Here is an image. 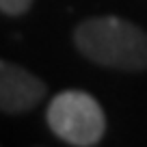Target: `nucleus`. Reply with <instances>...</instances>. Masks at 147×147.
Segmentation results:
<instances>
[{
	"instance_id": "f257e3e1",
	"label": "nucleus",
	"mask_w": 147,
	"mask_h": 147,
	"mask_svg": "<svg viewBox=\"0 0 147 147\" xmlns=\"http://www.w3.org/2000/svg\"><path fill=\"white\" fill-rule=\"evenodd\" d=\"M76 46L89 61L104 67L143 71L147 69V32L128 20L106 15L76 28Z\"/></svg>"
},
{
	"instance_id": "f03ea898",
	"label": "nucleus",
	"mask_w": 147,
	"mask_h": 147,
	"mask_svg": "<svg viewBox=\"0 0 147 147\" xmlns=\"http://www.w3.org/2000/svg\"><path fill=\"white\" fill-rule=\"evenodd\" d=\"M48 123L59 138L76 147L97 145L104 136L106 119L95 97L84 91H63L50 102Z\"/></svg>"
},
{
	"instance_id": "7ed1b4c3",
	"label": "nucleus",
	"mask_w": 147,
	"mask_h": 147,
	"mask_svg": "<svg viewBox=\"0 0 147 147\" xmlns=\"http://www.w3.org/2000/svg\"><path fill=\"white\" fill-rule=\"evenodd\" d=\"M46 95V84L20 65L0 61V110L24 113L37 106Z\"/></svg>"
},
{
	"instance_id": "20e7f679",
	"label": "nucleus",
	"mask_w": 147,
	"mask_h": 147,
	"mask_svg": "<svg viewBox=\"0 0 147 147\" xmlns=\"http://www.w3.org/2000/svg\"><path fill=\"white\" fill-rule=\"evenodd\" d=\"M32 0H0V11H5L7 15H20L30 7Z\"/></svg>"
}]
</instances>
